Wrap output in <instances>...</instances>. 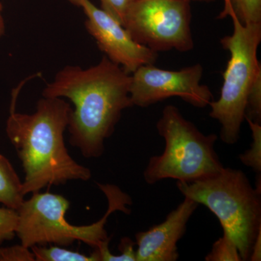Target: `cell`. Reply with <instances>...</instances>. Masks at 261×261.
Instances as JSON below:
<instances>
[{
  "label": "cell",
  "instance_id": "6da1fadb",
  "mask_svg": "<svg viewBox=\"0 0 261 261\" xmlns=\"http://www.w3.org/2000/svg\"><path fill=\"white\" fill-rule=\"evenodd\" d=\"M132 75L107 57L89 68L67 65L42 92L44 97H65L74 105L68 129L69 142L87 159L102 156L122 112L132 107Z\"/></svg>",
  "mask_w": 261,
  "mask_h": 261
},
{
  "label": "cell",
  "instance_id": "7a4b0ae2",
  "mask_svg": "<svg viewBox=\"0 0 261 261\" xmlns=\"http://www.w3.org/2000/svg\"><path fill=\"white\" fill-rule=\"evenodd\" d=\"M15 106L10 107L6 133L23 168L24 196L70 180L90 179V169L77 163L65 147L63 135L73 110L69 103L43 97L32 114L16 113Z\"/></svg>",
  "mask_w": 261,
  "mask_h": 261
},
{
  "label": "cell",
  "instance_id": "3957f363",
  "mask_svg": "<svg viewBox=\"0 0 261 261\" xmlns=\"http://www.w3.org/2000/svg\"><path fill=\"white\" fill-rule=\"evenodd\" d=\"M108 199V207L104 216L94 224L73 226L65 219L69 208V201L63 196L39 192L33 193L28 200L17 210L18 214L16 235L21 245L31 247L54 243L60 246H69L75 241L87 244L98 249L109 243L111 237L106 230L108 217L116 211L129 214L126 205L132 204L130 196L116 185L97 183Z\"/></svg>",
  "mask_w": 261,
  "mask_h": 261
},
{
  "label": "cell",
  "instance_id": "277c9868",
  "mask_svg": "<svg viewBox=\"0 0 261 261\" xmlns=\"http://www.w3.org/2000/svg\"><path fill=\"white\" fill-rule=\"evenodd\" d=\"M187 198L207 207L236 243L243 260H250L261 231V190L252 187L243 171L224 168L212 177L190 183L178 181Z\"/></svg>",
  "mask_w": 261,
  "mask_h": 261
},
{
  "label": "cell",
  "instance_id": "5b68a950",
  "mask_svg": "<svg viewBox=\"0 0 261 261\" xmlns=\"http://www.w3.org/2000/svg\"><path fill=\"white\" fill-rule=\"evenodd\" d=\"M156 127L165 148L147 163L143 175L148 185L168 178L190 183L212 177L224 168L214 148L218 136L204 135L176 106L164 108Z\"/></svg>",
  "mask_w": 261,
  "mask_h": 261
},
{
  "label": "cell",
  "instance_id": "8992f818",
  "mask_svg": "<svg viewBox=\"0 0 261 261\" xmlns=\"http://www.w3.org/2000/svg\"><path fill=\"white\" fill-rule=\"evenodd\" d=\"M228 16L232 20L233 32L223 37L221 44L230 53V58L223 73L221 95L209 105V116L221 124V141L233 145L240 139L250 89L261 73L257 56L261 42V23L244 25L234 15Z\"/></svg>",
  "mask_w": 261,
  "mask_h": 261
},
{
  "label": "cell",
  "instance_id": "52a82bcc",
  "mask_svg": "<svg viewBox=\"0 0 261 261\" xmlns=\"http://www.w3.org/2000/svg\"><path fill=\"white\" fill-rule=\"evenodd\" d=\"M191 7L187 0H133L123 27L139 44L156 53L194 47Z\"/></svg>",
  "mask_w": 261,
  "mask_h": 261
},
{
  "label": "cell",
  "instance_id": "ba28073f",
  "mask_svg": "<svg viewBox=\"0 0 261 261\" xmlns=\"http://www.w3.org/2000/svg\"><path fill=\"white\" fill-rule=\"evenodd\" d=\"M203 68L200 64L169 70L144 65L132 73L130 97L134 106L147 108L178 97L196 108H205L214 100L210 88L201 84Z\"/></svg>",
  "mask_w": 261,
  "mask_h": 261
},
{
  "label": "cell",
  "instance_id": "9c48e42d",
  "mask_svg": "<svg viewBox=\"0 0 261 261\" xmlns=\"http://www.w3.org/2000/svg\"><path fill=\"white\" fill-rule=\"evenodd\" d=\"M68 1L83 10L87 16L86 28L99 49L126 73L130 74L142 65L154 64L157 61L158 53L135 42L117 19L90 0Z\"/></svg>",
  "mask_w": 261,
  "mask_h": 261
},
{
  "label": "cell",
  "instance_id": "30bf717a",
  "mask_svg": "<svg viewBox=\"0 0 261 261\" xmlns=\"http://www.w3.org/2000/svg\"><path fill=\"white\" fill-rule=\"evenodd\" d=\"M199 205L185 197L162 223L136 233V261L177 260V244L186 233L187 223Z\"/></svg>",
  "mask_w": 261,
  "mask_h": 261
},
{
  "label": "cell",
  "instance_id": "8fae6325",
  "mask_svg": "<svg viewBox=\"0 0 261 261\" xmlns=\"http://www.w3.org/2000/svg\"><path fill=\"white\" fill-rule=\"evenodd\" d=\"M23 182L9 160L0 154V203L18 210L24 201Z\"/></svg>",
  "mask_w": 261,
  "mask_h": 261
},
{
  "label": "cell",
  "instance_id": "7c38bea8",
  "mask_svg": "<svg viewBox=\"0 0 261 261\" xmlns=\"http://www.w3.org/2000/svg\"><path fill=\"white\" fill-rule=\"evenodd\" d=\"M224 3L219 19L232 14L244 25L261 23V0H224Z\"/></svg>",
  "mask_w": 261,
  "mask_h": 261
},
{
  "label": "cell",
  "instance_id": "4fadbf2b",
  "mask_svg": "<svg viewBox=\"0 0 261 261\" xmlns=\"http://www.w3.org/2000/svg\"><path fill=\"white\" fill-rule=\"evenodd\" d=\"M31 250L36 261H100L97 249H94L90 255L57 246L46 247L34 245L31 247Z\"/></svg>",
  "mask_w": 261,
  "mask_h": 261
},
{
  "label": "cell",
  "instance_id": "5bb4252c",
  "mask_svg": "<svg viewBox=\"0 0 261 261\" xmlns=\"http://www.w3.org/2000/svg\"><path fill=\"white\" fill-rule=\"evenodd\" d=\"M250 126L252 132V143L250 149L244 153L240 154L239 159L245 166L253 169L257 174L261 173V126L260 123L252 121L249 118L245 119Z\"/></svg>",
  "mask_w": 261,
  "mask_h": 261
},
{
  "label": "cell",
  "instance_id": "9a60e30c",
  "mask_svg": "<svg viewBox=\"0 0 261 261\" xmlns=\"http://www.w3.org/2000/svg\"><path fill=\"white\" fill-rule=\"evenodd\" d=\"M206 261H242L236 243L227 233L223 232V236L213 245L211 251L206 255Z\"/></svg>",
  "mask_w": 261,
  "mask_h": 261
},
{
  "label": "cell",
  "instance_id": "2e32d148",
  "mask_svg": "<svg viewBox=\"0 0 261 261\" xmlns=\"http://www.w3.org/2000/svg\"><path fill=\"white\" fill-rule=\"evenodd\" d=\"M18 214L9 207H0V245L5 241L13 240L16 235Z\"/></svg>",
  "mask_w": 261,
  "mask_h": 261
},
{
  "label": "cell",
  "instance_id": "e0dca14e",
  "mask_svg": "<svg viewBox=\"0 0 261 261\" xmlns=\"http://www.w3.org/2000/svg\"><path fill=\"white\" fill-rule=\"evenodd\" d=\"M245 118L260 123L261 121V73L252 84L247 100Z\"/></svg>",
  "mask_w": 261,
  "mask_h": 261
},
{
  "label": "cell",
  "instance_id": "ac0fdd59",
  "mask_svg": "<svg viewBox=\"0 0 261 261\" xmlns=\"http://www.w3.org/2000/svg\"><path fill=\"white\" fill-rule=\"evenodd\" d=\"M0 261H36L31 248L23 245L0 247Z\"/></svg>",
  "mask_w": 261,
  "mask_h": 261
},
{
  "label": "cell",
  "instance_id": "d6986e66",
  "mask_svg": "<svg viewBox=\"0 0 261 261\" xmlns=\"http://www.w3.org/2000/svg\"><path fill=\"white\" fill-rule=\"evenodd\" d=\"M102 9L123 25L127 11L133 0H99Z\"/></svg>",
  "mask_w": 261,
  "mask_h": 261
},
{
  "label": "cell",
  "instance_id": "ffe728a7",
  "mask_svg": "<svg viewBox=\"0 0 261 261\" xmlns=\"http://www.w3.org/2000/svg\"><path fill=\"white\" fill-rule=\"evenodd\" d=\"M135 245L136 242L130 238H122L121 243L118 245L121 255L113 257L112 261H136Z\"/></svg>",
  "mask_w": 261,
  "mask_h": 261
},
{
  "label": "cell",
  "instance_id": "44dd1931",
  "mask_svg": "<svg viewBox=\"0 0 261 261\" xmlns=\"http://www.w3.org/2000/svg\"><path fill=\"white\" fill-rule=\"evenodd\" d=\"M261 260V231L258 233L255 243L252 246L250 260L260 261Z\"/></svg>",
  "mask_w": 261,
  "mask_h": 261
},
{
  "label": "cell",
  "instance_id": "7402d4cb",
  "mask_svg": "<svg viewBox=\"0 0 261 261\" xmlns=\"http://www.w3.org/2000/svg\"><path fill=\"white\" fill-rule=\"evenodd\" d=\"M5 25L4 18L3 15V5L0 3V39L4 35Z\"/></svg>",
  "mask_w": 261,
  "mask_h": 261
},
{
  "label": "cell",
  "instance_id": "603a6c76",
  "mask_svg": "<svg viewBox=\"0 0 261 261\" xmlns=\"http://www.w3.org/2000/svg\"><path fill=\"white\" fill-rule=\"evenodd\" d=\"M187 1L190 2H201V3H211V2H214V0H187Z\"/></svg>",
  "mask_w": 261,
  "mask_h": 261
}]
</instances>
